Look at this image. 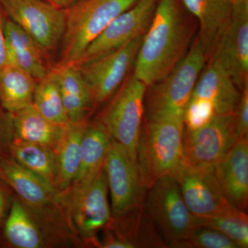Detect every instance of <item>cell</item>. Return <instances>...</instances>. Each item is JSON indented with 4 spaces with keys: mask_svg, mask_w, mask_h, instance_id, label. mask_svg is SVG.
Returning <instances> with one entry per match:
<instances>
[{
    "mask_svg": "<svg viewBox=\"0 0 248 248\" xmlns=\"http://www.w3.org/2000/svg\"><path fill=\"white\" fill-rule=\"evenodd\" d=\"M110 192L112 216L143 206L146 189L142 186L138 163L128 150L112 140L104 165Z\"/></svg>",
    "mask_w": 248,
    "mask_h": 248,
    "instance_id": "11",
    "label": "cell"
},
{
    "mask_svg": "<svg viewBox=\"0 0 248 248\" xmlns=\"http://www.w3.org/2000/svg\"><path fill=\"white\" fill-rule=\"evenodd\" d=\"M199 225L210 227L221 232L239 248L248 247V217L244 210L232 205L216 216L197 218Z\"/></svg>",
    "mask_w": 248,
    "mask_h": 248,
    "instance_id": "29",
    "label": "cell"
},
{
    "mask_svg": "<svg viewBox=\"0 0 248 248\" xmlns=\"http://www.w3.org/2000/svg\"><path fill=\"white\" fill-rule=\"evenodd\" d=\"M197 27L182 0H159L139 48L133 76L147 87L164 79L186 56Z\"/></svg>",
    "mask_w": 248,
    "mask_h": 248,
    "instance_id": "1",
    "label": "cell"
},
{
    "mask_svg": "<svg viewBox=\"0 0 248 248\" xmlns=\"http://www.w3.org/2000/svg\"><path fill=\"white\" fill-rule=\"evenodd\" d=\"M159 0H138L116 17L87 47L76 64L112 51L143 35L151 24Z\"/></svg>",
    "mask_w": 248,
    "mask_h": 248,
    "instance_id": "13",
    "label": "cell"
},
{
    "mask_svg": "<svg viewBox=\"0 0 248 248\" xmlns=\"http://www.w3.org/2000/svg\"><path fill=\"white\" fill-rule=\"evenodd\" d=\"M147 86L132 76L102 114L99 120L111 138L123 145L137 161V148L144 117Z\"/></svg>",
    "mask_w": 248,
    "mask_h": 248,
    "instance_id": "6",
    "label": "cell"
},
{
    "mask_svg": "<svg viewBox=\"0 0 248 248\" xmlns=\"http://www.w3.org/2000/svg\"><path fill=\"white\" fill-rule=\"evenodd\" d=\"M11 189L0 179V228L11 200Z\"/></svg>",
    "mask_w": 248,
    "mask_h": 248,
    "instance_id": "34",
    "label": "cell"
},
{
    "mask_svg": "<svg viewBox=\"0 0 248 248\" xmlns=\"http://www.w3.org/2000/svg\"><path fill=\"white\" fill-rule=\"evenodd\" d=\"M112 138L100 120L87 124L81 144L79 171L71 188L73 192L87 186L104 167Z\"/></svg>",
    "mask_w": 248,
    "mask_h": 248,
    "instance_id": "21",
    "label": "cell"
},
{
    "mask_svg": "<svg viewBox=\"0 0 248 248\" xmlns=\"http://www.w3.org/2000/svg\"><path fill=\"white\" fill-rule=\"evenodd\" d=\"M210 58L226 69L239 90L248 86V0L233 5L229 25Z\"/></svg>",
    "mask_w": 248,
    "mask_h": 248,
    "instance_id": "14",
    "label": "cell"
},
{
    "mask_svg": "<svg viewBox=\"0 0 248 248\" xmlns=\"http://www.w3.org/2000/svg\"><path fill=\"white\" fill-rule=\"evenodd\" d=\"M87 120L69 122L55 149L57 177L55 187L64 195L71 188L79 171L81 144Z\"/></svg>",
    "mask_w": 248,
    "mask_h": 248,
    "instance_id": "23",
    "label": "cell"
},
{
    "mask_svg": "<svg viewBox=\"0 0 248 248\" xmlns=\"http://www.w3.org/2000/svg\"><path fill=\"white\" fill-rule=\"evenodd\" d=\"M208 62L196 82L191 97L211 101L217 115L232 114L241 95L239 89L217 60L210 58Z\"/></svg>",
    "mask_w": 248,
    "mask_h": 248,
    "instance_id": "20",
    "label": "cell"
},
{
    "mask_svg": "<svg viewBox=\"0 0 248 248\" xmlns=\"http://www.w3.org/2000/svg\"><path fill=\"white\" fill-rule=\"evenodd\" d=\"M37 80L7 63L0 70V107L14 114L32 104Z\"/></svg>",
    "mask_w": 248,
    "mask_h": 248,
    "instance_id": "26",
    "label": "cell"
},
{
    "mask_svg": "<svg viewBox=\"0 0 248 248\" xmlns=\"http://www.w3.org/2000/svg\"><path fill=\"white\" fill-rule=\"evenodd\" d=\"M215 172L227 200L241 210L248 204V139L237 140L215 166Z\"/></svg>",
    "mask_w": 248,
    "mask_h": 248,
    "instance_id": "17",
    "label": "cell"
},
{
    "mask_svg": "<svg viewBox=\"0 0 248 248\" xmlns=\"http://www.w3.org/2000/svg\"><path fill=\"white\" fill-rule=\"evenodd\" d=\"M147 190L143 208L157 227L167 248H174L199 226L197 218L187 208L174 177L161 178Z\"/></svg>",
    "mask_w": 248,
    "mask_h": 248,
    "instance_id": "5",
    "label": "cell"
},
{
    "mask_svg": "<svg viewBox=\"0 0 248 248\" xmlns=\"http://www.w3.org/2000/svg\"><path fill=\"white\" fill-rule=\"evenodd\" d=\"M32 105L45 118L57 124L69 123L58 82L51 71L37 81Z\"/></svg>",
    "mask_w": 248,
    "mask_h": 248,
    "instance_id": "28",
    "label": "cell"
},
{
    "mask_svg": "<svg viewBox=\"0 0 248 248\" xmlns=\"http://www.w3.org/2000/svg\"><path fill=\"white\" fill-rule=\"evenodd\" d=\"M232 1V4H237V3L241 2V1H243V0H231Z\"/></svg>",
    "mask_w": 248,
    "mask_h": 248,
    "instance_id": "37",
    "label": "cell"
},
{
    "mask_svg": "<svg viewBox=\"0 0 248 248\" xmlns=\"http://www.w3.org/2000/svg\"><path fill=\"white\" fill-rule=\"evenodd\" d=\"M12 115L14 139L40 143L56 149L66 125L50 122L32 104Z\"/></svg>",
    "mask_w": 248,
    "mask_h": 248,
    "instance_id": "25",
    "label": "cell"
},
{
    "mask_svg": "<svg viewBox=\"0 0 248 248\" xmlns=\"http://www.w3.org/2000/svg\"><path fill=\"white\" fill-rule=\"evenodd\" d=\"M186 10L200 27L198 37L208 60L231 22L233 4L231 0H182Z\"/></svg>",
    "mask_w": 248,
    "mask_h": 248,
    "instance_id": "18",
    "label": "cell"
},
{
    "mask_svg": "<svg viewBox=\"0 0 248 248\" xmlns=\"http://www.w3.org/2000/svg\"><path fill=\"white\" fill-rule=\"evenodd\" d=\"M174 248H239L232 240L221 232L202 225L194 228L186 239L174 245Z\"/></svg>",
    "mask_w": 248,
    "mask_h": 248,
    "instance_id": "30",
    "label": "cell"
},
{
    "mask_svg": "<svg viewBox=\"0 0 248 248\" xmlns=\"http://www.w3.org/2000/svg\"><path fill=\"white\" fill-rule=\"evenodd\" d=\"M207 61L205 48L197 36L186 56L173 71L147 87L145 120L183 122L184 108Z\"/></svg>",
    "mask_w": 248,
    "mask_h": 248,
    "instance_id": "3",
    "label": "cell"
},
{
    "mask_svg": "<svg viewBox=\"0 0 248 248\" xmlns=\"http://www.w3.org/2000/svg\"><path fill=\"white\" fill-rule=\"evenodd\" d=\"M0 179L31 211H43L50 205H63V195L55 186L17 164L11 156L0 164Z\"/></svg>",
    "mask_w": 248,
    "mask_h": 248,
    "instance_id": "16",
    "label": "cell"
},
{
    "mask_svg": "<svg viewBox=\"0 0 248 248\" xmlns=\"http://www.w3.org/2000/svg\"><path fill=\"white\" fill-rule=\"evenodd\" d=\"M183 122L143 118L137 148L142 186L148 190L158 179L175 178L184 166Z\"/></svg>",
    "mask_w": 248,
    "mask_h": 248,
    "instance_id": "2",
    "label": "cell"
},
{
    "mask_svg": "<svg viewBox=\"0 0 248 248\" xmlns=\"http://www.w3.org/2000/svg\"><path fill=\"white\" fill-rule=\"evenodd\" d=\"M174 179L187 208L197 218L216 216L232 205L222 192L215 167L193 168L184 165Z\"/></svg>",
    "mask_w": 248,
    "mask_h": 248,
    "instance_id": "12",
    "label": "cell"
},
{
    "mask_svg": "<svg viewBox=\"0 0 248 248\" xmlns=\"http://www.w3.org/2000/svg\"><path fill=\"white\" fill-rule=\"evenodd\" d=\"M143 35L115 50L76 64L89 90L93 107L106 102L123 82L134 66Z\"/></svg>",
    "mask_w": 248,
    "mask_h": 248,
    "instance_id": "8",
    "label": "cell"
},
{
    "mask_svg": "<svg viewBox=\"0 0 248 248\" xmlns=\"http://www.w3.org/2000/svg\"><path fill=\"white\" fill-rule=\"evenodd\" d=\"M108 192L107 174L103 167L87 186L63 195V204L73 229L93 243L112 218Z\"/></svg>",
    "mask_w": 248,
    "mask_h": 248,
    "instance_id": "9",
    "label": "cell"
},
{
    "mask_svg": "<svg viewBox=\"0 0 248 248\" xmlns=\"http://www.w3.org/2000/svg\"><path fill=\"white\" fill-rule=\"evenodd\" d=\"M79 1H81V0H57L59 7L65 9H68L72 5L76 4L77 2Z\"/></svg>",
    "mask_w": 248,
    "mask_h": 248,
    "instance_id": "36",
    "label": "cell"
},
{
    "mask_svg": "<svg viewBox=\"0 0 248 248\" xmlns=\"http://www.w3.org/2000/svg\"><path fill=\"white\" fill-rule=\"evenodd\" d=\"M138 0H81L66 9L59 64H76L85 50L116 17Z\"/></svg>",
    "mask_w": 248,
    "mask_h": 248,
    "instance_id": "4",
    "label": "cell"
},
{
    "mask_svg": "<svg viewBox=\"0 0 248 248\" xmlns=\"http://www.w3.org/2000/svg\"><path fill=\"white\" fill-rule=\"evenodd\" d=\"M0 6L6 17L28 32L46 53L61 42L66 9L47 0H0Z\"/></svg>",
    "mask_w": 248,
    "mask_h": 248,
    "instance_id": "7",
    "label": "cell"
},
{
    "mask_svg": "<svg viewBox=\"0 0 248 248\" xmlns=\"http://www.w3.org/2000/svg\"><path fill=\"white\" fill-rule=\"evenodd\" d=\"M47 1H50V2L53 3V4L58 6V1H57V0H47Z\"/></svg>",
    "mask_w": 248,
    "mask_h": 248,
    "instance_id": "38",
    "label": "cell"
},
{
    "mask_svg": "<svg viewBox=\"0 0 248 248\" xmlns=\"http://www.w3.org/2000/svg\"><path fill=\"white\" fill-rule=\"evenodd\" d=\"M11 156L22 167L43 178L55 187L57 156L53 148L14 139L11 147Z\"/></svg>",
    "mask_w": 248,
    "mask_h": 248,
    "instance_id": "27",
    "label": "cell"
},
{
    "mask_svg": "<svg viewBox=\"0 0 248 248\" xmlns=\"http://www.w3.org/2000/svg\"><path fill=\"white\" fill-rule=\"evenodd\" d=\"M237 140L232 114L216 115L208 125L195 131L184 129V165L215 167Z\"/></svg>",
    "mask_w": 248,
    "mask_h": 248,
    "instance_id": "10",
    "label": "cell"
},
{
    "mask_svg": "<svg viewBox=\"0 0 248 248\" xmlns=\"http://www.w3.org/2000/svg\"><path fill=\"white\" fill-rule=\"evenodd\" d=\"M50 71L56 80L69 122L87 120L93 103L76 64H58Z\"/></svg>",
    "mask_w": 248,
    "mask_h": 248,
    "instance_id": "22",
    "label": "cell"
},
{
    "mask_svg": "<svg viewBox=\"0 0 248 248\" xmlns=\"http://www.w3.org/2000/svg\"><path fill=\"white\" fill-rule=\"evenodd\" d=\"M9 207L4 228L6 241L17 248L45 247L42 228L30 209L18 198L12 199Z\"/></svg>",
    "mask_w": 248,
    "mask_h": 248,
    "instance_id": "24",
    "label": "cell"
},
{
    "mask_svg": "<svg viewBox=\"0 0 248 248\" xmlns=\"http://www.w3.org/2000/svg\"><path fill=\"white\" fill-rule=\"evenodd\" d=\"M107 233L97 247L167 248L157 227L143 206L111 218Z\"/></svg>",
    "mask_w": 248,
    "mask_h": 248,
    "instance_id": "15",
    "label": "cell"
},
{
    "mask_svg": "<svg viewBox=\"0 0 248 248\" xmlns=\"http://www.w3.org/2000/svg\"><path fill=\"white\" fill-rule=\"evenodd\" d=\"M238 140L248 135V86L241 91L239 100L232 113Z\"/></svg>",
    "mask_w": 248,
    "mask_h": 248,
    "instance_id": "33",
    "label": "cell"
},
{
    "mask_svg": "<svg viewBox=\"0 0 248 248\" xmlns=\"http://www.w3.org/2000/svg\"><path fill=\"white\" fill-rule=\"evenodd\" d=\"M217 115L213 102L204 98L190 97L183 113L184 129L195 131L208 125Z\"/></svg>",
    "mask_w": 248,
    "mask_h": 248,
    "instance_id": "31",
    "label": "cell"
},
{
    "mask_svg": "<svg viewBox=\"0 0 248 248\" xmlns=\"http://www.w3.org/2000/svg\"><path fill=\"white\" fill-rule=\"evenodd\" d=\"M4 15L0 6V70L8 63L4 32V22L6 18Z\"/></svg>",
    "mask_w": 248,
    "mask_h": 248,
    "instance_id": "35",
    "label": "cell"
},
{
    "mask_svg": "<svg viewBox=\"0 0 248 248\" xmlns=\"http://www.w3.org/2000/svg\"><path fill=\"white\" fill-rule=\"evenodd\" d=\"M6 56L9 64L27 72L38 81L50 70L46 64V53L28 32L6 17L4 22Z\"/></svg>",
    "mask_w": 248,
    "mask_h": 248,
    "instance_id": "19",
    "label": "cell"
},
{
    "mask_svg": "<svg viewBox=\"0 0 248 248\" xmlns=\"http://www.w3.org/2000/svg\"><path fill=\"white\" fill-rule=\"evenodd\" d=\"M14 138L12 115L0 107V164L11 156V147Z\"/></svg>",
    "mask_w": 248,
    "mask_h": 248,
    "instance_id": "32",
    "label": "cell"
}]
</instances>
